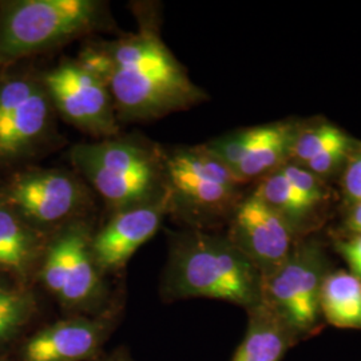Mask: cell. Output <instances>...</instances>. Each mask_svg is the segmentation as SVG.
<instances>
[{
	"mask_svg": "<svg viewBox=\"0 0 361 361\" xmlns=\"http://www.w3.org/2000/svg\"><path fill=\"white\" fill-rule=\"evenodd\" d=\"M114 361H116V360H114Z\"/></svg>",
	"mask_w": 361,
	"mask_h": 361,
	"instance_id": "25",
	"label": "cell"
},
{
	"mask_svg": "<svg viewBox=\"0 0 361 361\" xmlns=\"http://www.w3.org/2000/svg\"><path fill=\"white\" fill-rule=\"evenodd\" d=\"M166 286L178 298H214L250 310L261 304L262 274L226 235L193 231L173 243Z\"/></svg>",
	"mask_w": 361,
	"mask_h": 361,
	"instance_id": "2",
	"label": "cell"
},
{
	"mask_svg": "<svg viewBox=\"0 0 361 361\" xmlns=\"http://www.w3.org/2000/svg\"><path fill=\"white\" fill-rule=\"evenodd\" d=\"M252 193L281 216L298 238L308 237L310 232L319 229L329 210L300 193L281 168L258 180Z\"/></svg>",
	"mask_w": 361,
	"mask_h": 361,
	"instance_id": "15",
	"label": "cell"
},
{
	"mask_svg": "<svg viewBox=\"0 0 361 361\" xmlns=\"http://www.w3.org/2000/svg\"><path fill=\"white\" fill-rule=\"evenodd\" d=\"M324 320L337 328L361 329V280L350 271H329L320 295Z\"/></svg>",
	"mask_w": 361,
	"mask_h": 361,
	"instance_id": "18",
	"label": "cell"
},
{
	"mask_svg": "<svg viewBox=\"0 0 361 361\" xmlns=\"http://www.w3.org/2000/svg\"><path fill=\"white\" fill-rule=\"evenodd\" d=\"M101 343L98 324L85 319L58 322L34 336L25 350L26 361H83Z\"/></svg>",
	"mask_w": 361,
	"mask_h": 361,
	"instance_id": "14",
	"label": "cell"
},
{
	"mask_svg": "<svg viewBox=\"0 0 361 361\" xmlns=\"http://www.w3.org/2000/svg\"><path fill=\"white\" fill-rule=\"evenodd\" d=\"M91 240L87 225L74 219L59 229L44 250L42 281L66 305L87 304L101 290V271L92 257Z\"/></svg>",
	"mask_w": 361,
	"mask_h": 361,
	"instance_id": "10",
	"label": "cell"
},
{
	"mask_svg": "<svg viewBox=\"0 0 361 361\" xmlns=\"http://www.w3.org/2000/svg\"><path fill=\"white\" fill-rule=\"evenodd\" d=\"M42 252V232L0 197V271L26 277Z\"/></svg>",
	"mask_w": 361,
	"mask_h": 361,
	"instance_id": "16",
	"label": "cell"
},
{
	"mask_svg": "<svg viewBox=\"0 0 361 361\" xmlns=\"http://www.w3.org/2000/svg\"><path fill=\"white\" fill-rule=\"evenodd\" d=\"M357 145L359 143L350 141V142L336 146L323 154L317 155L316 158L310 159V162L302 165V168L310 170V173L314 174L316 177L328 182L329 178L335 177L336 174L344 170L349 157Z\"/></svg>",
	"mask_w": 361,
	"mask_h": 361,
	"instance_id": "21",
	"label": "cell"
},
{
	"mask_svg": "<svg viewBox=\"0 0 361 361\" xmlns=\"http://www.w3.org/2000/svg\"><path fill=\"white\" fill-rule=\"evenodd\" d=\"M0 197L39 232L61 229L74 221L87 198L77 176L58 169L20 171L6 183Z\"/></svg>",
	"mask_w": 361,
	"mask_h": 361,
	"instance_id": "9",
	"label": "cell"
},
{
	"mask_svg": "<svg viewBox=\"0 0 361 361\" xmlns=\"http://www.w3.org/2000/svg\"><path fill=\"white\" fill-rule=\"evenodd\" d=\"M94 0L0 1V66L49 51L99 26Z\"/></svg>",
	"mask_w": 361,
	"mask_h": 361,
	"instance_id": "4",
	"label": "cell"
},
{
	"mask_svg": "<svg viewBox=\"0 0 361 361\" xmlns=\"http://www.w3.org/2000/svg\"><path fill=\"white\" fill-rule=\"evenodd\" d=\"M54 113L42 78H0V162L13 164L35 154L50 137Z\"/></svg>",
	"mask_w": 361,
	"mask_h": 361,
	"instance_id": "7",
	"label": "cell"
},
{
	"mask_svg": "<svg viewBox=\"0 0 361 361\" xmlns=\"http://www.w3.org/2000/svg\"><path fill=\"white\" fill-rule=\"evenodd\" d=\"M329 273V258L316 238L302 237L284 262L262 276L261 304L284 322L296 337L317 331L320 295Z\"/></svg>",
	"mask_w": 361,
	"mask_h": 361,
	"instance_id": "6",
	"label": "cell"
},
{
	"mask_svg": "<svg viewBox=\"0 0 361 361\" xmlns=\"http://www.w3.org/2000/svg\"><path fill=\"white\" fill-rule=\"evenodd\" d=\"M350 141H353L352 137L331 122L317 119L310 123H300L289 162L302 166L317 155Z\"/></svg>",
	"mask_w": 361,
	"mask_h": 361,
	"instance_id": "19",
	"label": "cell"
},
{
	"mask_svg": "<svg viewBox=\"0 0 361 361\" xmlns=\"http://www.w3.org/2000/svg\"><path fill=\"white\" fill-rule=\"evenodd\" d=\"M336 252L345 259L350 273L361 280V234H345L335 240Z\"/></svg>",
	"mask_w": 361,
	"mask_h": 361,
	"instance_id": "23",
	"label": "cell"
},
{
	"mask_svg": "<svg viewBox=\"0 0 361 361\" xmlns=\"http://www.w3.org/2000/svg\"><path fill=\"white\" fill-rule=\"evenodd\" d=\"M343 194L349 207L361 202V145L352 152L343 170Z\"/></svg>",
	"mask_w": 361,
	"mask_h": 361,
	"instance_id": "22",
	"label": "cell"
},
{
	"mask_svg": "<svg viewBox=\"0 0 361 361\" xmlns=\"http://www.w3.org/2000/svg\"><path fill=\"white\" fill-rule=\"evenodd\" d=\"M226 237L262 276L280 267L298 240L284 219L253 193L234 209Z\"/></svg>",
	"mask_w": 361,
	"mask_h": 361,
	"instance_id": "12",
	"label": "cell"
},
{
	"mask_svg": "<svg viewBox=\"0 0 361 361\" xmlns=\"http://www.w3.org/2000/svg\"><path fill=\"white\" fill-rule=\"evenodd\" d=\"M40 78L54 110L68 123L97 138H116L119 128L109 87L79 59L66 61Z\"/></svg>",
	"mask_w": 361,
	"mask_h": 361,
	"instance_id": "8",
	"label": "cell"
},
{
	"mask_svg": "<svg viewBox=\"0 0 361 361\" xmlns=\"http://www.w3.org/2000/svg\"><path fill=\"white\" fill-rule=\"evenodd\" d=\"M298 122H271L237 130L205 143L243 185L262 180L290 161Z\"/></svg>",
	"mask_w": 361,
	"mask_h": 361,
	"instance_id": "11",
	"label": "cell"
},
{
	"mask_svg": "<svg viewBox=\"0 0 361 361\" xmlns=\"http://www.w3.org/2000/svg\"><path fill=\"white\" fill-rule=\"evenodd\" d=\"M345 234H361V202L349 207L344 219Z\"/></svg>",
	"mask_w": 361,
	"mask_h": 361,
	"instance_id": "24",
	"label": "cell"
},
{
	"mask_svg": "<svg viewBox=\"0 0 361 361\" xmlns=\"http://www.w3.org/2000/svg\"><path fill=\"white\" fill-rule=\"evenodd\" d=\"M249 312L245 337L232 361H281L296 336L265 305L259 304Z\"/></svg>",
	"mask_w": 361,
	"mask_h": 361,
	"instance_id": "17",
	"label": "cell"
},
{
	"mask_svg": "<svg viewBox=\"0 0 361 361\" xmlns=\"http://www.w3.org/2000/svg\"><path fill=\"white\" fill-rule=\"evenodd\" d=\"M168 213L170 201L166 189L152 201L114 212L91 240L92 257L99 271L125 267L130 257L158 232Z\"/></svg>",
	"mask_w": 361,
	"mask_h": 361,
	"instance_id": "13",
	"label": "cell"
},
{
	"mask_svg": "<svg viewBox=\"0 0 361 361\" xmlns=\"http://www.w3.org/2000/svg\"><path fill=\"white\" fill-rule=\"evenodd\" d=\"M170 212L195 225L231 219L244 198L235 180L205 145L159 152Z\"/></svg>",
	"mask_w": 361,
	"mask_h": 361,
	"instance_id": "5",
	"label": "cell"
},
{
	"mask_svg": "<svg viewBox=\"0 0 361 361\" xmlns=\"http://www.w3.org/2000/svg\"><path fill=\"white\" fill-rule=\"evenodd\" d=\"M79 61L107 85L122 119H155L207 98L147 23L128 37L87 49Z\"/></svg>",
	"mask_w": 361,
	"mask_h": 361,
	"instance_id": "1",
	"label": "cell"
},
{
	"mask_svg": "<svg viewBox=\"0 0 361 361\" xmlns=\"http://www.w3.org/2000/svg\"><path fill=\"white\" fill-rule=\"evenodd\" d=\"M70 161L114 212L165 192L161 154L141 143L119 138L78 143Z\"/></svg>",
	"mask_w": 361,
	"mask_h": 361,
	"instance_id": "3",
	"label": "cell"
},
{
	"mask_svg": "<svg viewBox=\"0 0 361 361\" xmlns=\"http://www.w3.org/2000/svg\"><path fill=\"white\" fill-rule=\"evenodd\" d=\"M32 308L34 300L28 292L0 285V340L25 323Z\"/></svg>",
	"mask_w": 361,
	"mask_h": 361,
	"instance_id": "20",
	"label": "cell"
}]
</instances>
